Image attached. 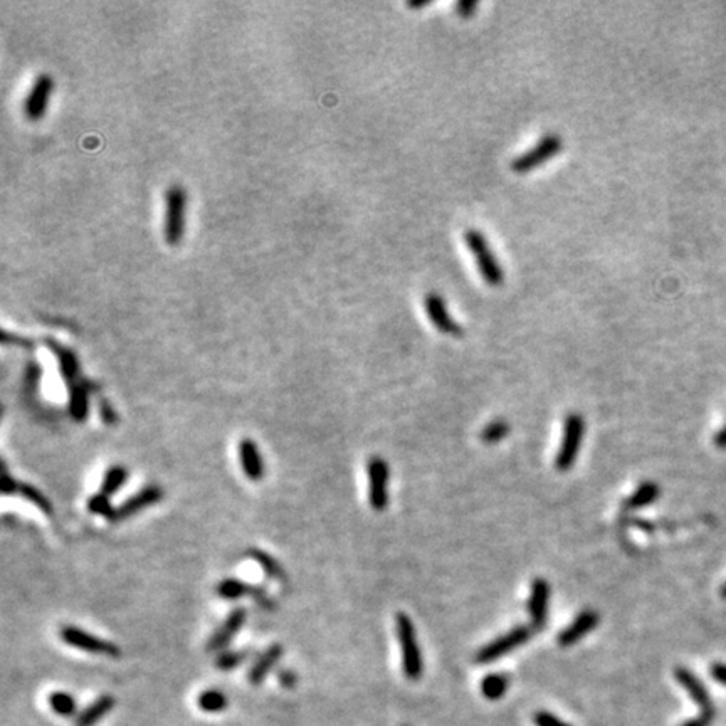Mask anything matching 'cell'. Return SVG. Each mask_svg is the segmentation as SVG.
Listing matches in <instances>:
<instances>
[{
  "label": "cell",
  "mask_w": 726,
  "mask_h": 726,
  "mask_svg": "<svg viewBox=\"0 0 726 726\" xmlns=\"http://www.w3.org/2000/svg\"><path fill=\"white\" fill-rule=\"evenodd\" d=\"M715 441H716V446H718V447H721V449L726 447V427L721 430L718 435H716Z\"/></svg>",
  "instance_id": "obj_39"
},
{
  "label": "cell",
  "mask_w": 726,
  "mask_h": 726,
  "mask_svg": "<svg viewBox=\"0 0 726 726\" xmlns=\"http://www.w3.org/2000/svg\"><path fill=\"white\" fill-rule=\"evenodd\" d=\"M561 147H564V140H561L560 135L556 133H546L545 137H541L538 142L533 145L530 150L519 153L518 157H514L512 163H509V168L512 172L518 173V175H524V173H530L541 165H545L548 160L555 158L561 152Z\"/></svg>",
  "instance_id": "obj_4"
},
{
  "label": "cell",
  "mask_w": 726,
  "mask_h": 726,
  "mask_svg": "<svg viewBox=\"0 0 726 726\" xmlns=\"http://www.w3.org/2000/svg\"><path fill=\"white\" fill-rule=\"evenodd\" d=\"M424 310L430 323H432V326L435 330L441 331V333L449 336H461L465 333L462 326L459 325V323L451 316V313H449L446 299H444L439 293L435 291L425 293Z\"/></svg>",
  "instance_id": "obj_9"
},
{
  "label": "cell",
  "mask_w": 726,
  "mask_h": 726,
  "mask_svg": "<svg viewBox=\"0 0 726 726\" xmlns=\"http://www.w3.org/2000/svg\"><path fill=\"white\" fill-rule=\"evenodd\" d=\"M509 679L506 674H489L481 681V693L488 700H499L508 690Z\"/></svg>",
  "instance_id": "obj_26"
},
{
  "label": "cell",
  "mask_w": 726,
  "mask_h": 726,
  "mask_svg": "<svg viewBox=\"0 0 726 726\" xmlns=\"http://www.w3.org/2000/svg\"><path fill=\"white\" fill-rule=\"evenodd\" d=\"M98 410H100L101 420L106 425H115L116 422H118V414H116V410L113 409V405L110 404V400L101 399L100 400V405H98Z\"/></svg>",
  "instance_id": "obj_32"
},
{
  "label": "cell",
  "mask_w": 726,
  "mask_h": 726,
  "mask_svg": "<svg viewBox=\"0 0 726 726\" xmlns=\"http://www.w3.org/2000/svg\"><path fill=\"white\" fill-rule=\"evenodd\" d=\"M247 655H249L247 650H224L217 658V661H215V666L222 669V671H229V669L237 668L239 664L244 663Z\"/></svg>",
  "instance_id": "obj_31"
},
{
  "label": "cell",
  "mask_w": 726,
  "mask_h": 726,
  "mask_svg": "<svg viewBox=\"0 0 726 726\" xmlns=\"http://www.w3.org/2000/svg\"><path fill=\"white\" fill-rule=\"evenodd\" d=\"M197 706L205 713H219L227 708V698L219 690H207L197 698Z\"/></svg>",
  "instance_id": "obj_27"
},
{
  "label": "cell",
  "mask_w": 726,
  "mask_h": 726,
  "mask_svg": "<svg viewBox=\"0 0 726 726\" xmlns=\"http://www.w3.org/2000/svg\"><path fill=\"white\" fill-rule=\"evenodd\" d=\"M711 676H713L716 681L721 683V685L726 686V664H713L711 666Z\"/></svg>",
  "instance_id": "obj_37"
},
{
  "label": "cell",
  "mask_w": 726,
  "mask_h": 726,
  "mask_svg": "<svg viewBox=\"0 0 726 726\" xmlns=\"http://www.w3.org/2000/svg\"><path fill=\"white\" fill-rule=\"evenodd\" d=\"M19 486H21V482H19L16 477L9 475L7 471H4L2 479H0V491H2V494L4 496L19 494Z\"/></svg>",
  "instance_id": "obj_34"
},
{
  "label": "cell",
  "mask_w": 726,
  "mask_h": 726,
  "mask_svg": "<svg viewBox=\"0 0 726 726\" xmlns=\"http://www.w3.org/2000/svg\"><path fill=\"white\" fill-rule=\"evenodd\" d=\"M128 476H130V472L125 466H121V465L110 466L105 471V475H103V479L100 484V493L110 496L111 498V496L118 493V491L126 484Z\"/></svg>",
  "instance_id": "obj_22"
},
{
  "label": "cell",
  "mask_w": 726,
  "mask_h": 726,
  "mask_svg": "<svg viewBox=\"0 0 726 726\" xmlns=\"http://www.w3.org/2000/svg\"><path fill=\"white\" fill-rule=\"evenodd\" d=\"M215 593L221 598H224V601H237V598L241 597H252L254 601H259L261 603L271 602L266 598L264 588L259 587V585L242 582V580H239L236 577L222 579L221 582L215 585Z\"/></svg>",
  "instance_id": "obj_14"
},
{
  "label": "cell",
  "mask_w": 726,
  "mask_h": 726,
  "mask_svg": "<svg viewBox=\"0 0 726 726\" xmlns=\"http://www.w3.org/2000/svg\"><path fill=\"white\" fill-rule=\"evenodd\" d=\"M429 4H430L429 0H427V2H409V7H412V9H422V7H427Z\"/></svg>",
  "instance_id": "obj_40"
},
{
  "label": "cell",
  "mask_w": 726,
  "mask_h": 726,
  "mask_svg": "<svg viewBox=\"0 0 726 726\" xmlns=\"http://www.w3.org/2000/svg\"><path fill=\"white\" fill-rule=\"evenodd\" d=\"M59 637L64 644H68L69 648L84 650V653L90 654H98V655H111V658H116L120 655V648L111 641L101 639V637L93 636L88 631L81 629V627L76 626H64L61 627Z\"/></svg>",
  "instance_id": "obj_5"
},
{
  "label": "cell",
  "mask_w": 726,
  "mask_h": 726,
  "mask_svg": "<svg viewBox=\"0 0 726 726\" xmlns=\"http://www.w3.org/2000/svg\"><path fill=\"white\" fill-rule=\"evenodd\" d=\"M53 90L54 79L51 78L48 73L37 74L31 90L27 91L24 103H22V111H24L26 118H29L31 121H37L46 115Z\"/></svg>",
  "instance_id": "obj_8"
},
{
  "label": "cell",
  "mask_w": 726,
  "mask_h": 726,
  "mask_svg": "<svg viewBox=\"0 0 726 726\" xmlns=\"http://www.w3.org/2000/svg\"><path fill=\"white\" fill-rule=\"evenodd\" d=\"M279 681L283 683L286 688H291V686H294V683L298 681V678H296V674H294V673L288 671V669H284V671H281V674H279Z\"/></svg>",
  "instance_id": "obj_38"
},
{
  "label": "cell",
  "mask_w": 726,
  "mask_h": 726,
  "mask_svg": "<svg viewBox=\"0 0 726 726\" xmlns=\"http://www.w3.org/2000/svg\"><path fill=\"white\" fill-rule=\"evenodd\" d=\"M93 388L91 383L86 380L79 382L78 385L68 388L69 400H68V412L74 422L81 424L88 419L90 414V390Z\"/></svg>",
  "instance_id": "obj_20"
},
{
  "label": "cell",
  "mask_w": 726,
  "mask_h": 726,
  "mask_svg": "<svg viewBox=\"0 0 726 726\" xmlns=\"http://www.w3.org/2000/svg\"><path fill=\"white\" fill-rule=\"evenodd\" d=\"M465 244L476 262L481 279L491 288H498L504 283V271L494 251L491 249L488 237L477 229H466Z\"/></svg>",
  "instance_id": "obj_1"
},
{
  "label": "cell",
  "mask_w": 726,
  "mask_h": 726,
  "mask_svg": "<svg viewBox=\"0 0 726 726\" xmlns=\"http://www.w3.org/2000/svg\"><path fill=\"white\" fill-rule=\"evenodd\" d=\"M713 718H715V713H701L700 716H698V718L686 721V723H683L681 726H710Z\"/></svg>",
  "instance_id": "obj_36"
},
{
  "label": "cell",
  "mask_w": 726,
  "mask_h": 726,
  "mask_svg": "<svg viewBox=\"0 0 726 726\" xmlns=\"http://www.w3.org/2000/svg\"><path fill=\"white\" fill-rule=\"evenodd\" d=\"M721 597L726 598V584L723 585V588H721Z\"/></svg>",
  "instance_id": "obj_41"
},
{
  "label": "cell",
  "mask_w": 726,
  "mask_h": 726,
  "mask_svg": "<svg viewBox=\"0 0 726 726\" xmlns=\"http://www.w3.org/2000/svg\"><path fill=\"white\" fill-rule=\"evenodd\" d=\"M237 456H239V465H241V470H242V472H244V476L247 477V479L257 482L264 477V472H266L264 459H262L259 446H257L252 439L244 437L239 441Z\"/></svg>",
  "instance_id": "obj_13"
},
{
  "label": "cell",
  "mask_w": 726,
  "mask_h": 726,
  "mask_svg": "<svg viewBox=\"0 0 726 726\" xmlns=\"http://www.w3.org/2000/svg\"><path fill=\"white\" fill-rule=\"evenodd\" d=\"M46 345L49 346V350L53 351L54 357L58 358L59 372H61V377H63V380L66 383V387L71 388L74 385H78L79 382H83L81 367H79L76 353H74L73 350L66 348V346H63L61 343H58V341H53V340H46Z\"/></svg>",
  "instance_id": "obj_15"
},
{
  "label": "cell",
  "mask_w": 726,
  "mask_h": 726,
  "mask_svg": "<svg viewBox=\"0 0 726 726\" xmlns=\"http://www.w3.org/2000/svg\"><path fill=\"white\" fill-rule=\"evenodd\" d=\"M247 556H249L251 560H254L268 577L274 580L286 579V571L283 569V565H281L273 555L268 554V551L261 550V548H249V550H247Z\"/></svg>",
  "instance_id": "obj_23"
},
{
  "label": "cell",
  "mask_w": 726,
  "mask_h": 726,
  "mask_svg": "<svg viewBox=\"0 0 726 726\" xmlns=\"http://www.w3.org/2000/svg\"><path fill=\"white\" fill-rule=\"evenodd\" d=\"M115 705H116V701L113 696H110V695L100 696L96 701H93L86 710L81 711V715H79L76 720V725L78 726H95L98 721H100L101 718H105V716L115 708Z\"/></svg>",
  "instance_id": "obj_21"
},
{
  "label": "cell",
  "mask_w": 726,
  "mask_h": 726,
  "mask_svg": "<svg viewBox=\"0 0 726 726\" xmlns=\"http://www.w3.org/2000/svg\"><path fill=\"white\" fill-rule=\"evenodd\" d=\"M585 432V422L580 414H569L564 424V439H561L560 451L556 454L555 465L559 471H569L574 466L575 459L580 452Z\"/></svg>",
  "instance_id": "obj_6"
},
{
  "label": "cell",
  "mask_w": 726,
  "mask_h": 726,
  "mask_svg": "<svg viewBox=\"0 0 726 726\" xmlns=\"http://www.w3.org/2000/svg\"><path fill=\"white\" fill-rule=\"evenodd\" d=\"M531 634H533L531 627H527V626L514 627V629L506 632L504 636L494 639L493 643L484 645V648H482L479 653L476 654V663L489 664V663L498 661L501 655L512 653V650H514L522 644L527 643V641L531 637Z\"/></svg>",
  "instance_id": "obj_7"
},
{
  "label": "cell",
  "mask_w": 726,
  "mask_h": 726,
  "mask_svg": "<svg viewBox=\"0 0 726 726\" xmlns=\"http://www.w3.org/2000/svg\"><path fill=\"white\" fill-rule=\"evenodd\" d=\"M284 648L281 644H271L268 649L262 650V653L257 655V659L252 664L249 669V674H247V679H249L251 685H261L264 681L266 676L273 671L276 664L279 663V659L283 658Z\"/></svg>",
  "instance_id": "obj_19"
},
{
  "label": "cell",
  "mask_w": 726,
  "mask_h": 726,
  "mask_svg": "<svg viewBox=\"0 0 726 726\" xmlns=\"http://www.w3.org/2000/svg\"><path fill=\"white\" fill-rule=\"evenodd\" d=\"M676 679L679 681L685 690L690 693V696L695 700V702L701 708V713H715V706L711 702V698L706 691V688L702 683L698 679L695 674H693L690 669L678 668L676 669Z\"/></svg>",
  "instance_id": "obj_18"
},
{
  "label": "cell",
  "mask_w": 726,
  "mask_h": 726,
  "mask_svg": "<svg viewBox=\"0 0 726 726\" xmlns=\"http://www.w3.org/2000/svg\"><path fill=\"white\" fill-rule=\"evenodd\" d=\"M246 619H247V611L244 607H236L234 611L229 612L226 621H224L222 624L215 629L214 634L210 636V639L207 641L209 653H215V650L226 649L227 645L234 641V637L239 634V631L244 627Z\"/></svg>",
  "instance_id": "obj_12"
},
{
  "label": "cell",
  "mask_w": 726,
  "mask_h": 726,
  "mask_svg": "<svg viewBox=\"0 0 726 726\" xmlns=\"http://www.w3.org/2000/svg\"><path fill=\"white\" fill-rule=\"evenodd\" d=\"M454 9H456L459 17L471 19L472 16H475V12L477 9V2H471V0H461V2H457L456 6H454Z\"/></svg>",
  "instance_id": "obj_35"
},
{
  "label": "cell",
  "mask_w": 726,
  "mask_h": 726,
  "mask_svg": "<svg viewBox=\"0 0 726 726\" xmlns=\"http://www.w3.org/2000/svg\"><path fill=\"white\" fill-rule=\"evenodd\" d=\"M598 624V613L596 611L580 612L571 624L560 632L559 644L561 648H569L584 639L590 631H593Z\"/></svg>",
  "instance_id": "obj_16"
},
{
  "label": "cell",
  "mask_w": 726,
  "mask_h": 726,
  "mask_svg": "<svg viewBox=\"0 0 726 726\" xmlns=\"http://www.w3.org/2000/svg\"><path fill=\"white\" fill-rule=\"evenodd\" d=\"M19 496H22L26 501H29L32 506H36V508L41 509L44 514H53V504H51L48 496L42 493L41 489H37L36 486L29 484V482H21V486H19Z\"/></svg>",
  "instance_id": "obj_25"
},
{
  "label": "cell",
  "mask_w": 726,
  "mask_h": 726,
  "mask_svg": "<svg viewBox=\"0 0 726 726\" xmlns=\"http://www.w3.org/2000/svg\"><path fill=\"white\" fill-rule=\"evenodd\" d=\"M508 432H509V425H508V422H506V420H494V422L488 424L484 429H482L481 439L486 444H496V442H499L501 439H504L506 435H508Z\"/></svg>",
  "instance_id": "obj_30"
},
{
  "label": "cell",
  "mask_w": 726,
  "mask_h": 726,
  "mask_svg": "<svg viewBox=\"0 0 726 726\" xmlns=\"http://www.w3.org/2000/svg\"><path fill=\"white\" fill-rule=\"evenodd\" d=\"M86 508H88V512H90L91 514H98V517H103V518L110 519V522L115 523L116 508H115L113 504H111L110 496H106V494H103V493L91 494L90 498H88Z\"/></svg>",
  "instance_id": "obj_28"
},
{
  "label": "cell",
  "mask_w": 726,
  "mask_h": 726,
  "mask_svg": "<svg viewBox=\"0 0 726 726\" xmlns=\"http://www.w3.org/2000/svg\"><path fill=\"white\" fill-rule=\"evenodd\" d=\"M187 192L180 184H173L165 192V217H163V239L170 247L180 246L185 234Z\"/></svg>",
  "instance_id": "obj_2"
},
{
  "label": "cell",
  "mask_w": 726,
  "mask_h": 726,
  "mask_svg": "<svg viewBox=\"0 0 726 726\" xmlns=\"http://www.w3.org/2000/svg\"><path fill=\"white\" fill-rule=\"evenodd\" d=\"M659 494H661V489H659V486L655 484V482H653V481L643 482V484L636 489V493L632 494L629 499H627L626 504H627V508H632V509L644 508V506H649L650 503H654V501L658 499Z\"/></svg>",
  "instance_id": "obj_24"
},
{
  "label": "cell",
  "mask_w": 726,
  "mask_h": 726,
  "mask_svg": "<svg viewBox=\"0 0 726 726\" xmlns=\"http://www.w3.org/2000/svg\"><path fill=\"white\" fill-rule=\"evenodd\" d=\"M395 629H397V637H399V644L402 650V668H404V674L412 681H417L422 676V654H420L419 641H417L415 629L409 616L405 613H397L395 621Z\"/></svg>",
  "instance_id": "obj_3"
},
{
  "label": "cell",
  "mask_w": 726,
  "mask_h": 726,
  "mask_svg": "<svg viewBox=\"0 0 726 726\" xmlns=\"http://www.w3.org/2000/svg\"><path fill=\"white\" fill-rule=\"evenodd\" d=\"M548 598H550V585L545 579H535L531 585V596L528 601V611H530L533 629H540L546 622Z\"/></svg>",
  "instance_id": "obj_17"
},
{
  "label": "cell",
  "mask_w": 726,
  "mask_h": 726,
  "mask_svg": "<svg viewBox=\"0 0 726 726\" xmlns=\"http://www.w3.org/2000/svg\"><path fill=\"white\" fill-rule=\"evenodd\" d=\"M163 498V489L158 484H147L143 486L142 489L137 491L135 494H131L126 498L120 506H116V518L115 523L125 522L135 514L142 513L143 509L150 508V506L160 503Z\"/></svg>",
  "instance_id": "obj_11"
},
{
  "label": "cell",
  "mask_w": 726,
  "mask_h": 726,
  "mask_svg": "<svg viewBox=\"0 0 726 726\" xmlns=\"http://www.w3.org/2000/svg\"><path fill=\"white\" fill-rule=\"evenodd\" d=\"M368 471V501L375 512H383L388 504V465L382 457L373 456L367 465Z\"/></svg>",
  "instance_id": "obj_10"
},
{
  "label": "cell",
  "mask_w": 726,
  "mask_h": 726,
  "mask_svg": "<svg viewBox=\"0 0 726 726\" xmlns=\"http://www.w3.org/2000/svg\"><path fill=\"white\" fill-rule=\"evenodd\" d=\"M49 708L59 716H73L76 713V700L64 691H54L48 696Z\"/></svg>",
  "instance_id": "obj_29"
},
{
  "label": "cell",
  "mask_w": 726,
  "mask_h": 726,
  "mask_svg": "<svg viewBox=\"0 0 726 726\" xmlns=\"http://www.w3.org/2000/svg\"><path fill=\"white\" fill-rule=\"evenodd\" d=\"M533 721H535L536 726H571L566 721L556 718L555 715L548 713V711H538V713L533 716Z\"/></svg>",
  "instance_id": "obj_33"
}]
</instances>
